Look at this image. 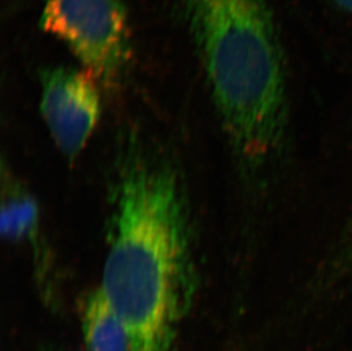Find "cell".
I'll return each instance as SVG.
<instances>
[{
  "label": "cell",
  "instance_id": "cell-1",
  "mask_svg": "<svg viewBox=\"0 0 352 351\" xmlns=\"http://www.w3.org/2000/svg\"><path fill=\"white\" fill-rule=\"evenodd\" d=\"M111 203L100 288L131 351H171L197 285L182 178L171 161L133 144L120 159Z\"/></svg>",
  "mask_w": 352,
  "mask_h": 351
},
{
  "label": "cell",
  "instance_id": "cell-2",
  "mask_svg": "<svg viewBox=\"0 0 352 351\" xmlns=\"http://www.w3.org/2000/svg\"><path fill=\"white\" fill-rule=\"evenodd\" d=\"M211 96L239 163L265 169L282 147V48L266 0H179Z\"/></svg>",
  "mask_w": 352,
  "mask_h": 351
},
{
  "label": "cell",
  "instance_id": "cell-3",
  "mask_svg": "<svg viewBox=\"0 0 352 351\" xmlns=\"http://www.w3.org/2000/svg\"><path fill=\"white\" fill-rule=\"evenodd\" d=\"M40 27L62 40L98 83L117 85L131 55L121 0H45Z\"/></svg>",
  "mask_w": 352,
  "mask_h": 351
},
{
  "label": "cell",
  "instance_id": "cell-4",
  "mask_svg": "<svg viewBox=\"0 0 352 351\" xmlns=\"http://www.w3.org/2000/svg\"><path fill=\"white\" fill-rule=\"evenodd\" d=\"M40 109L64 156L74 159L91 136L100 114L97 80L87 71L50 67L40 73Z\"/></svg>",
  "mask_w": 352,
  "mask_h": 351
},
{
  "label": "cell",
  "instance_id": "cell-5",
  "mask_svg": "<svg viewBox=\"0 0 352 351\" xmlns=\"http://www.w3.org/2000/svg\"><path fill=\"white\" fill-rule=\"evenodd\" d=\"M82 333L89 351H131L126 325L100 288L83 301Z\"/></svg>",
  "mask_w": 352,
  "mask_h": 351
},
{
  "label": "cell",
  "instance_id": "cell-6",
  "mask_svg": "<svg viewBox=\"0 0 352 351\" xmlns=\"http://www.w3.org/2000/svg\"><path fill=\"white\" fill-rule=\"evenodd\" d=\"M10 176L3 173L1 232L10 241L29 243L39 257L41 248L37 203L27 189Z\"/></svg>",
  "mask_w": 352,
  "mask_h": 351
},
{
  "label": "cell",
  "instance_id": "cell-7",
  "mask_svg": "<svg viewBox=\"0 0 352 351\" xmlns=\"http://www.w3.org/2000/svg\"><path fill=\"white\" fill-rule=\"evenodd\" d=\"M341 250H342L344 257L352 264V229L346 235V239L343 240Z\"/></svg>",
  "mask_w": 352,
  "mask_h": 351
},
{
  "label": "cell",
  "instance_id": "cell-8",
  "mask_svg": "<svg viewBox=\"0 0 352 351\" xmlns=\"http://www.w3.org/2000/svg\"><path fill=\"white\" fill-rule=\"evenodd\" d=\"M340 7H342L343 10L352 13V0H334Z\"/></svg>",
  "mask_w": 352,
  "mask_h": 351
}]
</instances>
